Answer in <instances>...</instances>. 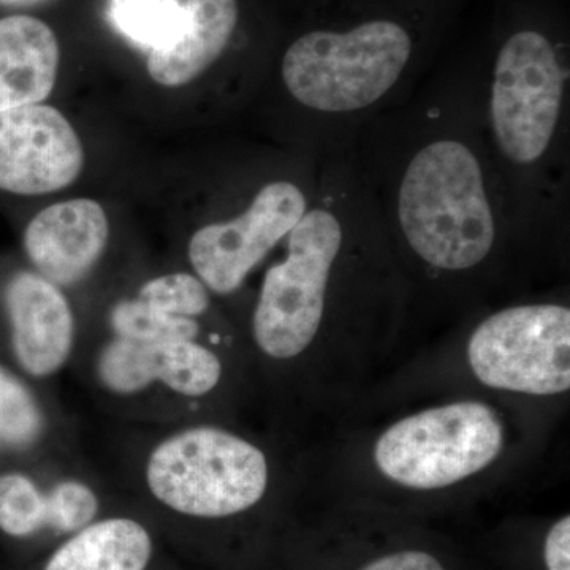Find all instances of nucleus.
<instances>
[{
  "instance_id": "f3484780",
  "label": "nucleus",
  "mask_w": 570,
  "mask_h": 570,
  "mask_svg": "<svg viewBox=\"0 0 570 570\" xmlns=\"http://www.w3.org/2000/svg\"><path fill=\"white\" fill-rule=\"evenodd\" d=\"M179 0H111L112 24L126 39L149 52L167 47L183 28Z\"/></svg>"
},
{
  "instance_id": "ddd939ff",
  "label": "nucleus",
  "mask_w": 570,
  "mask_h": 570,
  "mask_svg": "<svg viewBox=\"0 0 570 570\" xmlns=\"http://www.w3.org/2000/svg\"><path fill=\"white\" fill-rule=\"evenodd\" d=\"M183 28L167 47L149 52L148 71L176 88L200 77L227 50L238 28L239 0H186Z\"/></svg>"
},
{
  "instance_id": "6ab92c4d",
  "label": "nucleus",
  "mask_w": 570,
  "mask_h": 570,
  "mask_svg": "<svg viewBox=\"0 0 570 570\" xmlns=\"http://www.w3.org/2000/svg\"><path fill=\"white\" fill-rule=\"evenodd\" d=\"M543 564L547 570H570V517L558 520L543 542Z\"/></svg>"
},
{
  "instance_id": "9b49d317",
  "label": "nucleus",
  "mask_w": 570,
  "mask_h": 570,
  "mask_svg": "<svg viewBox=\"0 0 570 570\" xmlns=\"http://www.w3.org/2000/svg\"><path fill=\"white\" fill-rule=\"evenodd\" d=\"M80 137L61 111L36 104L0 111V193L36 197L77 181Z\"/></svg>"
},
{
  "instance_id": "f03ea898",
  "label": "nucleus",
  "mask_w": 570,
  "mask_h": 570,
  "mask_svg": "<svg viewBox=\"0 0 570 570\" xmlns=\"http://www.w3.org/2000/svg\"><path fill=\"white\" fill-rule=\"evenodd\" d=\"M138 489L164 515L212 523L245 515L272 485L268 455L242 434L214 423L164 425L135 461Z\"/></svg>"
},
{
  "instance_id": "6e6552de",
  "label": "nucleus",
  "mask_w": 570,
  "mask_h": 570,
  "mask_svg": "<svg viewBox=\"0 0 570 570\" xmlns=\"http://www.w3.org/2000/svg\"><path fill=\"white\" fill-rule=\"evenodd\" d=\"M59 456L0 460V535L17 543L61 542L107 513L104 483Z\"/></svg>"
},
{
  "instance_id": "39448f33",
  "label": "nucleus",
  "mask_w": 570,
  "mask_h": 570,
  "mask_svg": "<svg viewBox=\"0 0 570 570\" xmlns=\"http://www.w3.org/2000/svg\"><path fill=\"white\" fill-rule=\"evenodd\" d=\"M502 448L497 412L479 401H460L397 420L379 436L374 463L397 485L439 490L479 474Z\"/></svg>"
},
{
  "instance_id": "9d476101",
  "label": "nucleus",
  "mask_w": 570,
  "mask_h": 570,
  "mask_svg": "<svg viewBox=\"0 0 570 570\" xmlns=\"http://www.w3.org/2000/svg\"><path fill=\"white\" fill-rule=\"evenodd\" d=\"M305 213V194L294 183L266 184L242 216L195 232L187 246L193 275L209 294H235Z\"/></svg>"
},
{
  "instance_id": "0eeeda50",
  "label": "nucleus",
  "mask_w": 570,
  "mask_h": 570,
  "mask_svg": "<svg viewBox=\"0 0 570 570\" xmlns=\"http://www.w3.org/2000/svg\"><path fill=\"white\" fill-rule=\"evenodd\" d=\"M468 362L487 387L524 395L570 389V309L524 305L499 311L474 330Z\"/></svg>"
},
{
  "instance_id": "20e7f679",
  "label": "nucleus",
  "mask_w": 570,
  "mask_h": 570,
  "mask_svg": "<svg viewBox=\"0 0 570 570\" xmlns=\"http://www.w3.org/2000/svg\"><path fill=\"white\" fill-rule=\"evenodd\" d=\"M499 33L494 52L491 122L501 153L532 164L549 148L562 107L564 69L554 29L527 7Z\"/></svg>"
},
{
  "instance_id": "aec40b11",
  "label": "nucleus",
  "mask_w": 570,
  "mask_h": 570,
  "mask_svg": "<svg viewBox=\"0 0 570 570\" xmlns=\"http://www.w3.org/2000/svg\"><path fill=\"white\" fill-rule=\"evenodd\" d=\"M45 2V0H0V7H9V9H17V7H31L37 3Z\"/></svg>"
},
{
  "instance_id": "4468645a",
  "label": "nucleus",
  "mask_w": 570,
  "mask_h": 570,
  "mask_svg": "<svg viewBox=\"0 0 570 570\" xmlns=\"http://www.w3.org/2000/svg\"><path fill=\"white\" fill-rule=\"evenodd\" d=\"M59 59L58 37L47 22L29 14L0 18V111L47 100Z\"/></svg>"
},
{
  "instance_id": "423d86ee",
  "label": "nucleus",
  "mask_w": 570,
  "mask_h": 570,
  "mask_svg": "<svg viewBox=\"0 0 570 570\" xmlns=\"http://www.w3.org/2000/svg\"><path fill=\"white\" fill-rule=\"evenodd\" d=\"M287 236V257L265 273L253 317L255 346L275 362L296 358L316 337L343 245L340 220L326 209L305 213Z\"/></svg>"
},
{
  "instance_id": "f8f14e48",
  "label": "nucleus",
  "mask_w": 570,
  "mask_h": 570,
  "mask_svg": "<svg viewBox=\"0 0 570 570\" xmlns=\"http://www.w3.org/2000/svg\"><path fill=\"white\" fill-rule=\"evenodd\" d=\"M110 224L102 206L75 198L41 209L22 230V253L29 266L58 287L88 279L108 247Z\"/></svg>"
},
{
  "instance_id": "2eb2a0df",
  "label": "nucleus",
  "mask_w": 570,
  "mask_h": 570,
  "mask_svg": "<svg viewBox=\"0 0 570 570\" xmlns=\"http://www.w3.org/2000/svg\"><path fill=\"white\" fill-rule=\"evenodd\" d=\"M156 554V534L145 520L107 512L56 543L40 570H149Z\"/></svg>"
},
{
  "instance_id": "7ed1b4c3",
  "label": "nucleus",
  "mask_w": 570,
  "mask_h": 570,
  "mask_svg": "<svg viewBox=\"0 0 570 570\" xmlns=\"http://www.w3.org/2000/svg\"><path fill=\"white\" fill-rule=\"evenodd\" d=\"M397 216L412 250L445 272L485 261L497 236L482 167L456 140L433 141L415 154L401 183Z\"/></svg>"
},
{
  "instance_id": "1a4fd4ad",
  "label": "nucleus",
  "mask_w": 570,
  "mask_h": 570,
  "mask_svg": "<svg viewBox=\"0 0 570 570\" xmlns=\"http://www.w3.org/2000/svg\"><path fill=\"white\" fill-rule=\"evenodd\" d=\"M80 326L63 288L31 266L0 272V360L37 385L73 365Z\"/></svg>"
},
{
  "instance_id": "f257e3e1",
  "label": "nucleus",
  "mask_w": 570,
  "mask_h": 570,
  "mask_svg": "<svg viewBox=\"0 0 570 570\" xmlns=\"http://www.w3.org/2000/svg\"><path fill=\"white\" fill-rule=\"evenodd\" d=\"M209 306L212 294L193 273L146 279L112 303L104 336L75 363L118 414L156 426L195 422L225 377L216 335L202 324Z\"/></svg>"
},
{
  "instance_id": "a211bd4d",
  "label": "nucleus",
  "mask_w": 570,
  "mask_h": 570,
  "mask_svg": "<svg viewBox=\"0 0 570 570\" xmlns=\"http://www.w3.org/2000/svg\"><path fill=\"white\" fill-rule=\"evenodd\" d=\"M360 570H445L434 554L423 550H401L367 562Z\"/></svg>"
},
{
  "instance_id": "dca6fc26",
  "label": "nucleus",
  "mask_w": 570,
  "mask_h": 570,
  "mask_svg": "<svg viewBox=\"0 0 570 570\" xmlns=\"http://www.w3.org/2000/svg\"><path fill=\"white\" fill-rule=\"evenodd\" d=\"M66 428L55 406L17 370L0 360V460L62 455Z\"/></svg>"
}]
</instances>
